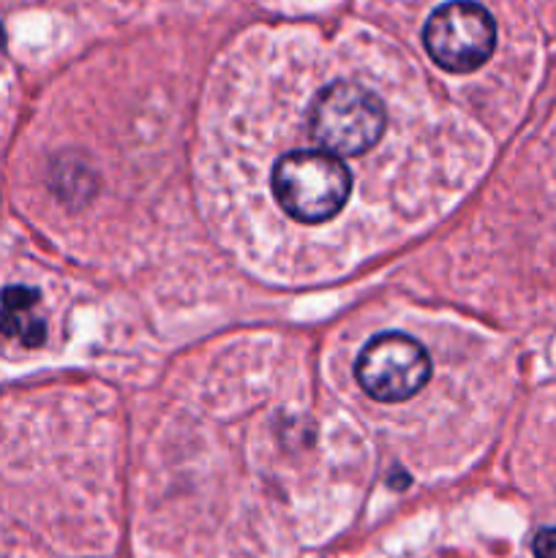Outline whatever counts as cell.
Masks as SVG:
<instances>
[{"instance_id": "6da1fadb", "label": "cell", "mask_w": 556, "mask_h": 558, "mask_svg": "<svg viewBox=\"0 0 556 558\" xmlns=\"http://www.w3.org/2000/svg\"><path fill=\"white\" fill-rule=\"evenodd\" d=\"M390 129V104L368 82L333 80L311 96L303 109L309 147L333 153L343 161L368 158L382 147Z\"/></svg>"}, {"instance_id": "7a4b0ae2", "label": "cell", "mask_w": 556, "mask_h": 558, "mask_svg": "<svg viewBox=\"0 0 556 558\" xmlns=\"http://www.w3.org/2000/svg\"><path fill=\"white\" fill-rule=\"evenodd\" d=\"M278 213L298 227L338 221L354 196V172L343 158L319 147H289L267 172Z\"/></svg>"}, {"instance_id": "3957f363", "label": "cell", "mask_w": 556, "mask_h": 558, "mask_svg": "<svg viewBox=\"0 0 556 558\" xmlns=\"http://www.w3.org/2000/svg\"><path fill=\"white\" fill-rule=\"evenodd\" d=\"M425 52L439 69L469 74L496 49V20L478 0H445L423 25Z\"/></svg>"}, {"instance_id": "277c9868", "label": "cell", "mask_w": 556, "mask_h": 558, "mask_svg": "<svg viewBox=\"0 0 556 558\" xmlns=\"http://www.w3.org/2000/svg\"><path fill=\"white\" fill-rule=\"evenodd\" d=\"M354 379L374 401L401 403L418 396L431 379V357L414 338L382 332L360 352Z\"/></svg>"}, {"instance_id": "5b68a950", "label": "cell", "mask_w": 556, "mask_h": 558, "mask_svg": "<svg viewBox=\"0 0 556 558\" xmlns=\"http://www.w3.org/2000/svg\"><path fill=\"white\" fill-rule=\"evenodd\" d=\"M41 294L33 287H5L0 292V336L22 343V347H41L47 341V322L38 314Z\"/></svg>"}, {"instance_id": "8992f818", "label": "cell", "mask_w": 556, "mask_h": 558, "mask_svg": "<svg viewBox=\"0 0 556 558\" xmlns=\"http://www.w3.org/2000/svg\"><path fill=\"white\" fill-rule=\"evenodd\" d=\"M532 550L537 558H556V529H543L534 537Z\"/></svg>"}, {"instance_id": "52a82bcc", "label": "cell", "mask_w": 556, "mask_h": 558, "mask_svg": "<svg viewBox=\"0 0 556 558\" xmlns=\"http://www.w3.org/2000/svg\"><path fill=\"white\" fill-rule=\"evenodd\" d=\"M9 3H16V0H0V5H9Z\"/></svg>"}]
</instances>
